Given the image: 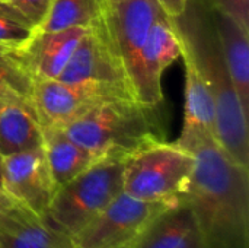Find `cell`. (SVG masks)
Wrapping results in <instances>:
<instances>
[{
	"instance_id": "5bb4252c",
	"label": "cell",
	"mask_w": 249,
	"mask_h": 248,
	"mask_svg": "<svg viewBox=\"0 0 249 248\" xmlns=\"http://www.w3.org/2000/svg\"><path fill=\"white\" fill-rule=\"evenodd\" d=\"M184 39L177 20L165 12L153 22L143 50V66L147 88L153 104L158 107L163 99L162 76L165 70L182 57Z\"/></svg>"
},
{
	"instance_id": "9a60e30c",
	"label": "cell",
	"mask_w": 249,
	"mask_h": 248,
	"mask_svg": "<svg viewBox=\"0 0 249 248\" xmlns=\"http://www.w3.org/2000/svg\"><path fill=\"white\" fill-rule=\"evenodd\" d=\"M0 248H74L73 240L18 203L0 215Z\"/></svg>"
},
{
	"instance_id": "4fadbf2b",
	"label": "cell",
	"mask_w": 249,
	"mask_h": 248,
	"mask_svg": "<svg viewBox=\"0 0 249 248\" xmlns=\"http://www.w3.org/2000/svg\"><path fill=\"white\" fill-rule=\"evenodd\" d=\"M89 28L76 26L54 32H38L18 53L32 79H58Z\"/></svg>"
},
{
	"instance_id": "83f0119b",
	"label": "cell",
	"mask_w": 249,
	"mask_h": 248,
	"mask_svg": "<svg viewBox=\"0 0 249 248\" xmlns=\"http://www.w3.org/2000/svg\"><path fill=\"white\" fill-rule=\"evenodd\" d=\"M123 248H131V247H123Z\"/></svg>"
},
{
	"instance_id": "3957f363",
	"label": "cell",
	"mask_w": 249,
	"mask_h": 248,
	"mask_svg": "<svg viewBox=\"0 0 249 248\" xmlns=\"http://www.w3.org/2000/svg\"><path fill=\"white\" fill-rule=\"evenodd\" d=\"M152 110L133 98L107 99L66 126V134L95 158L124 156L162 139Z\"/></svg>"
},
{
	"instance_id": "30bf717a",
	"label": "cell",
	"mask_w": 249,
	"mask_h": 248,
	"mask_svg": "<svg viewBox=\"0 0 249 248\" xmlns=\"http://www.w3.org/2000/svg\"><path fill=\"white\" fill-rule=\"evenodd\" d=\"M58 80L112 86L131 96L125 76L102 28L101 18L83 35Z\"/></svg>"
},
{
	"instance_id": "44dd1931",
	"label": "cell",
	"mask_w": 249,
	"mask_h": 248,
	"mask_svg": "<svg viewBox=\"0 0 249 248\" xmlns=\"http://www.w3.org/2000/svg\"><path fill=\"white\" fill-rule=\"evenodd\" d=\"M38 34V29L10 7L4 0H0V48L10 51H22Z\"/></svg>"
},
{
	"instance_id": "9c48e42d",
	"label": "cell",
	"mask_w": 249,
	"mask_h": 248,
	"mask_svg": "<svg viewBox=\"0 0 249 248\" xmlns=\"http://www.w3.org/2000/svg\"><path fill=\"white\" fill-rule=\"evenodd\" d=\"M1 189L18 205L44 215L57 187L42 148L0 158Z\"/></svg>"
},
{
	"instance_id": "603a6c76",
	"label": "cell",
	"mask_w": 249,
	"mask_h": 248,
	"mask_svg": "<svg viewBox=\"0 0 249 248\" xmlns=\"http://www.w3.org/2000/svg\"><path fill=\"white\" fill-rule=\"evenodd\" d=\"M209 9L223 12L249 31V0H201Z\"/></svg>"
},
{
	"instance_id": "8992f818",
	"label": "cell",
	"mask_w": 249,
	"mask_h": 248,
	"mask_svg": "<svg viewBox=\"0 0 249 248\" xmlns=\"http://www.w3.org/2000/svg\"><path fill=\"white\" fill-rule=\"evenodd\" d=\"M196 156L179 143L152 140L125 158L123 191L152 202L181 199L185 193Z\"/></svg>"
},
{
	"instance_id": "cb8c5ba5",
	"label": "cell",
	"mask_w": 249,
	"mask_h": 248,
	"mask_svg": "<svg viewBox=\"0 0 249 248\" xmlns=\"http://www.w3.org/2000/svg\"><path fill=\"white\" fill-rule=\"evenodd\" d=\"M162 10L171 18H179L187 10L191 0H156Z\"/></svg>"
},
{
	"instance_id": "484cf974",
	"label": "cell",
	"mask_w": 249,
	"mask_h": 248,
	"mask_svg": "<svg viewBox=\"0 0 249 248\" xmlns=\"http://www.w3.org/2000/svg\"><path fill=\"white\" fill-rule=\"evenodd\" d=\"M104 3H114V1H118V0H102Z\"/></svg>"
},
{
	"instance_id": "277c9868",
	"label": "cell",
	"mask_w": 249,
	"mask_h": 248,
	"mask_svg": "<svg viewBox=\"0 0 249 248\" xmlns=\"http://www.w3.org/2000/svg\"><path fill=\"white\" fill-rule=\"evenodd\" d=\"M124 165V156L98 158L85 171L57 189L42 215L44 221L73 238L123 191Z\"/></svg>"
},
{
	"instance_id": "e0dca14e",
	"label": "cell",
	"mask_w": 249,
	"mask_h": 248,
	"mask_svg": "<svg viewBox=\"0 0 249 248\" xmlns=\"http://www.w3.org/2000/svg\"><path fill=\"white\" fill-rule=\"evenodd\" d=\"M42 145V126L31 98L0 101V158Z\"/></svg>"
},
{
	"instance_id": "7a4b0ae2",
	"label": "cell",
	"mask_w": 249,
	"mask_h": 248,
	"mask_svg": "<svg viewBox=\"0 0 249 248\" xmlns=\"http://www.w3.org/2000/svg\"><path fill=\"white\" fill-rule=\"evenodd\" d=\"M193 3L190 1L184 15L175 20L212 92L216 110V143L231 159L249 168L248 113L229 76L212 18L198 13Z\"/></svg>"
},
{
	"instance_id": "52a82bcc",
	"label": "cell",
	"mask_w": 249,
	"mask_h": 248,
	"mask_svg": "<svg viewBox=\"0 0 249 248\" xmlns=\"http://www.w3.org/2000/svg\"><path fill=\"white\" fill-rule=\"evenodd\" d=\"M174 202L142 200L121 191L71 238L74 248L131 247L149 224Z\"/></svg>"
},
{
	"instance_id": "ffe728a7",
	"label": "cell",
	"mask_w": 249,
	"mask_h": 248,
	"mask_svg": "<svg viewBox=\"0 0 249 248\" xmlns=\"http://www.w3.org/2000/svg\"><path fill=\"white\" fill-rule=\"evenodd\" d=\"M34 79L16 51L0 48V101L31 98Z\"/></svg>"
},
{
	"instance_id": "d4e9b609",
	"label": "cell",
	"mask_w": 249,
	"mask_h": 248,
	"mask_svg": "<svg viewBox=\"0 0 249 248\" xmlns=\"http://www.w3.org/2000/svg\"><path fill=\"white\" fill-rule=\"evenodd\" d=\"M13 203H15V202L3 191V189H0V215H1L6 209H9Z\"/></svg>"
},
{
	"instance_id": "2e32d148",
	"label": "cell",
	"mask_w": 249,
	"mask_h": 248,
	"mask_svg": "<svg viewBox=\"0 0 249 248\" xmlns=\"http://www.w3.org/2000/svg\"><path fill=\"white\" fill-rule=\"evenodd\" d=\"M209 13L232 83L249 114V31L223 12L209 9Z\"/></svg>"
},
{
	"instance_id": "d6986e66",
	"label": "cell",
	"mask_w": 249,
	"mask_h": 248,
	"mask_svg": "<svg viewBox=\"0 0 249 248\" xmlns=\"http://www.w3.org/2000/svg\"><path fill=\"white\" fill-rule=\"evenodd\" d=\"M102 0H53L38 32H54L69 28H89L101 18Z\"/></svg>"
},
{
	"instance_id": "ba28073f",
	"label": "cell",
	"mask_w": 249,
	"mask_h": 248,
	"mask_svg": "<svg viewBox=\"0 0 249 248\" xmlns=\"http://www.w3.org/2000/svg\"><path fill=\"white\" fill-rule=\"evenodd\" d=\"M128 96L127 92L96 83H66L58 79H35L31 101L42 127L64 129L80 115L111 99Z\"/></svg>"
},
{
	"instance_id": "6da1fadb",
	"label": "cell",
	"mask_w": 249,
	"mask_h": 248,
	"mask_svg": "<svg viewBox=\"0 0 249 248\" xmlns=\"http://www.w3.org/2000/svg\"><path fill=\"white\" fill-rule=\"evenodd\" d=\"M193 153L194 170L181 199L193 208L206 248H249V168L216 142Z\"/></svg>"
},
{
	"instance_id": "ac0fdd59",
	"label": "cell",
	"mask_w": 249,
	"mask_h": 248,
	"mask_svg": "<svg viewBox=\"0 0 249 248\" xmlns=\"http://www.w3.org/2000/svg\"><path fill=\"white\" fill-rule=\"evenodd\" d=\"M41 148L57 189L67 184L98 159L58 127H42Z\"/></svg>"
},
{
	"instance_id": "7402d4cb",
	"label": "cell",
	"mask_w": 249,
	"mask_h": 248,
	"mask_svg": "<svg viewBox=\"0 0 249 248\" xmlns=\"http://www.w3.org/2000/svg\"><path fill=\"white\" fill-rule=\"evenodd\" d=\"M10 7H13L19 15H22L28 22H31L36 29L44 20L53 0H4Z\"/></svg>"
},
{
	"instance_id": "4316f807",
	"label": "cell",
	"mask_w": 249,
	"mask_h": 248,
	"mask_svg": "<svg viewBox=\"0 0 249 248\" xmlns=\"http://www.w3.org/2000/svg\"><path fill=\"white\" fill-rule=\"evenodd\" d=\"M0 189H1V170H0Z\"/></svg>"
},
{
	"instance_id": "7c38bea8",
	"label": "cell",
	"mask_w": 249,
	"mask_h": 248,
	"mask_svg": "<svg viewBox=\"0 0 249 248\" xmlns=\"http://www.w3.org/2000/svg\"><path fill=\"white\" fill-rule=\"evenodd\" d=\"M131 248H206V244L193 208L178 199L149 224Z\"/></svg>"
},
{
	"instance_id": "8fae6325",
	"label": "cell",
	"mask_w": 249,
	"mask_h": 248,
	"mask_svg": "<svg viewBox=\"0 0 249 248\" xmlns=\"http://www.w3.org/2000/svg\"><path fill=\"white\" fill-rule=\"evenodd\" d=\"M182 58L185 66L184 124L177 143L193 152L204 143L216 142V110L212 92L185 41Z\"/></svg>"
},
{
	"instance_id": "5b68a950",
	"label": "cell",
	"mask_w": 249,
	"mask_h": 248,
	"mask_svg": "<svg viewBox=\"0 0 249 248\" xmlns=\"http://www.w3.org/2000/svg\"><path fill=\"white\" fill-rule=\"evenodd\" d=\"M163 13L156 0H118L104 3L101 23L109 45L125 76L131 96L144 107L156 108L152 101L143 50L153 22Z\"/></svg>"
}]
</instances>
